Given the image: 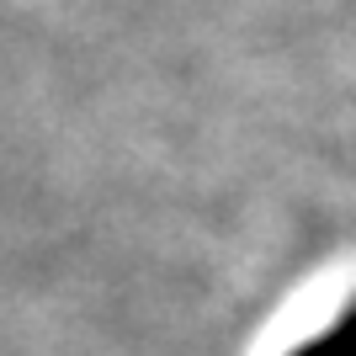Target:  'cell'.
<instances>
[{
    "instance_id": "1",
    "label": "cell",
    "mask_w": 356,
    "mask_h": 356,
    "mask_svg": "<svg viewBox=\"0 0 356 356\" xmlns=\"http://www.w3.org/2000/svg\"><path fill=\"white\" fill-rule=\"evenodd\" d=\"M293 356H356V309L346 319H335L325 335H314L309 346H298Z\"/></svg>"
}]
</instances>
